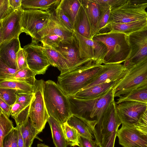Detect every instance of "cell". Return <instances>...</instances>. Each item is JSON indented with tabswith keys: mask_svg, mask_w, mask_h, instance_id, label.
<instances>
[{
	"mask_svg": "<svg viewBox=\"0 0 147 147\" xmlns=\"http://www.w3.org/2000/svg\"><path fill=\"white\" fill-rule=\"evenodd\" d=\"M105 70L104 64L91 60L60 74L57 84L66 96H74L92 83Z\"/></svg>",
	"mask_w": 147,
	"mask_h": 147,
	"instance_id": "1",
	"label": "cell"
},
{
	"mask_svg": "<svg viewBox=\"0 0 147 147\" xmlns=\"http://www.w3.org/2000/svg\"><path fill=\"white\" fill-rule=\"evenodd\" d=\"M67 96L71 114L84 121L92 130L104 111L114 99L113 88L103 96L95 99H82Z\"/></svg>",
	"mask_w": 147,
	"mask_h": 147,
	"instance_id": "2",
	"label": "cell"
},
{
	"mask_svg": "<svg viewBox=\"0 0 147 147\" xmlns=\"http://www.w3.org/2000/svg\"><path fill=\"white\" fill-rule=\"evenodd\" d=\"M114 99L101 115L92 131L99 147H114L118 128L121 124Z\"/></svg>",
	"mask_w": 147,
	"mask_h": 147,
	"instance_id": "3",
	"label": "cell"
},
{
	"mask_svg": "<svg viewBox=\"0 0 147 147\" xmlns=\"http://www.w3.org/2000/svg\"><path fill=\"white\" fill-rule=\"evenodd\" d=\"M43 95L48 113L63 124L72 115L67 96L57 83L49 80L44 82Z\"/></svg>",
	"mask_w": 147,
	"mask_h": 147,
	"instance_id": "4",
	"label": "cell"
},
{
	"mask_svg": "<svg viewBox=\"0 0 147 147\" xmlns=\"http://www.w3.org/2000/svg\"><path fill=\"white\" fill-rule=\"evenodd\" d=\"M92 40L103 43L107 49L103 64L121 63L128 57L130 49L127 36L123 33L109 31L99 33Z\"/></svg>",
	"mask_w": 147,
	"mask_h": 147,
	"instance_id": "5",
	"label": "cell"
},
{
	"mask_svg": "<svg viewBox=\"0 0 147 147\" xmlns=\"http://www.w3.org/2000/svg\"><path fill=\"white\" fill-rule=\"evenodd\" d=\"M147 83V57L126 69L113 87L114 97L126 94Z\"/></svg>",
	"mask_w": 147,
	"mask_h": 147,
	"instance_id": "6",
	"label": "cell"
},
{
	"mask_svg": "<svg viewBox=\"0 0 147 147\" xmlns=\"http://www.w3.org/2000/svg\"><path fill=\"white\" fill-rule=\"evenodd\" d=\"M44 82L42 79L36 80L33 85L34 96L30 104L29 115L39 134L44 129L49 117L44 99Z\"/></svg>",
	"mask_w": 147,
	"mask_h": 147,
	"instance_id": "7",
	"label": "cell"
},
{
	"mask_svg": "<svg viewBox=\"0 0 147 147\" xmlns=\"http://www.w3.org/2000/svg\"><path fill=\"white\" fill-rule=\"evenodd\" d=\"M52 14L50 10H24L21 20L22 31L31 36L32 43L35 39L38 32L48 25Z\"/></svg>",
	"mask_w": 147,
	"mask_h": 147,
	"instance_id": "8",
	"label": "cell"
},
{
	"mask_svg": "<svg viewBox=\"0 0 147 147\" xmlns=\"http://www.w3.org/2000/svg\"><path fill=\"white\" fill-rule=\"evenodd\" d=\"M130 51L123 65L126 69L139 63L147 57V28L127 36Z\"/></svg>",
	"mask_w": 147,
	"mask_h": 147,
	"instance_id": "9",
	"label": "cell"
},
{
	"mask_svg": "<svg viewBox=\"0 0 147 147\" xmlns=\"http://www.w3.org/2000/svg\"><path fill=\"white\" fill-rule=\"evenodd\" d=\"M74 34L78 44L80 58L103 64L107 52L105 45L102 42L85 38L76 31Z\"/></svg>",
	"mask_w": 147,
	"mask_h": 147,
	"instance_id": "10",
	"label": "cell"
},
{
	"mask_svg": "<svg viewBox=\"0 0 147 147\" xmlns=\"http://www.w3.org/2000/svg\"><path fill=\"white\" fill-rule=\"evenodd\" d=\"M117 113L123 125L136 124L147 108V104L135 101L122 102L116 106Z\"/></svg>",
	"mask_w": 147,
	"mask_h": 147,
	"instance_id": "11",
	"label": "cell"
},
{
	"mask_svg": "<svg viewBox=\"0 0 147 147\" xmlns=\"http://www.w3.org/2000/svg\"><path fill=\"white\" fill-rule=\"evenodd\" d=\"M24 10L22 8L14 10L0 21V45L13 38L18 37L20 33L23 32L21 20Z\"/></svg>",
	"mask_w": 147,
	"mask_h": 147,
	"instance_id": "12",
	"label": "cell"
},
{
	"mask_svg": "<svg viewBox=\"0 0 147 147\" xmlns=\"http://www.w3.org/2000/svg\"><path fill=\"white\" fill-rule=\"evenodd\" d=\"M42 47L31 43L23 48L26 54L28 67L36 75L44 74L50 65Z\"/></svg>",
	"mask_w": 147,
	"mask_h": 147,
	"instance_id": "13",
	"label": "cell"
},
{
	"mask_svg": "<svg viewBox=\"0 0 147 147\" xmlns=\"http://www.w3.org/2000/svg\"><path fill=\"white\" fill-rule=\"evenodd\" d=\"M117 136L123 147H147V137L133 125L122 124Z\"/></svg>",
	"mask_w": 147,
	"mask_h": 147,
	"instance_id": "14",
	"label": "cell"
},
{
	"mask_svg": "<svg viewBox=\"0 0 147 147\" xmlns=\"http://www.w3.org/2000/svg\"><path fill=\"white\" fill-rule=\"evenodd\" d=\"M146 18L147 12L145 9L131 7L126 3L122 6L111 11L107 24L112 22L126 23Z\"/></svg>",
	"mask_w": 147,
	"mask_h": 147,
	"instance_id": "15",
	"label": "cell"
},
{
	"mask_svg": "<svg viewBox=\"0 0 147 147\" xmlns=\"http://www.w3.org/2000/svg\"><path fill=\"white\" fill-rule=\"evenodd\" d=\"M74 33H73L64 27L60 23L55 15L52 13L51 21L48 25L37 33L35 39L32 43L36 44L42 37L48 34H55L61 38V42L72 43L74 39Z\"/></svg>",
	"mask_w": 147,
	"mask_h": 147,
	"instance_id": "16",
	"label": "cell"
},
{
	"mask_svg": "<svg viewBox=\"0 0 147 147\" xmlns=\"http://www.w3.org/2000/svg\"><path fill=\"white\" fill-rule=\"evenodd\" d=\"M54 48L60 53L68 61L70 64V69L92 60L83 59L80 58L78 45L75 37L72 43H65L61 42L58 47Z\"/></svg>",
	"mask_w": 147,
	"mask_h": 147,
	"instance_id": "17",
	"label": "cell"
},
{
	"mask_svg": "<svg viewBox=\"0 0 147 147\" xmlns=\"http://www.w3.org/2000/svg\"><path fill=\"white\" fill-rule=\"evenodd\" d=\"M21 48L18 37L0 45V59L9 67L18 69L17 54Z\"/></svg>",
	"mask_w": 147,
	"mask_h": 147,
	"instance_id": "18",
	"label": "cell"
},
{
	"mask_svg": "<svg viewBox=\"0 0 147 147\" xmlns=\"http://www.w3.org/2000/svg\"><path fill=\"white\" fill-rule=\"evenodd\" d=\"M88 20L92 38L98 34V25L101 13V5L93 0H80Z\"/></svg>",
	"mask_w": 147,
	"mask_h": 147,
	"instance_id": "19",
	"label": "cell"
},
{
	"mask_svg": "<svg viewBox=\"0 0 147 147\" xmlns=\"http://www.w3.org/2000/svg\"><path fill=\"white\" fill-rule=\"evenodd\" d=\"M104 65V72L83 89L105 82L117 81L121 78L126 70L123 65L121 63Z\"/></svg>",
	"mask_w": 147,
	"mask_h": 147,
	"instance_id": "20",
	"label": "cell"
},
{
	"mask_svg": "<svg viewBox=\"0 0 147 147\" xmlns=\"http://www.w3.org/2000/svg\"><path fill=\"white\" fill-rule=\"evenodd\" d=\"M147 28V18L126 23L112 22L107 24L100 32L111 31L121 32L127 36Z\"/></svg>",
	"mask_w": 147,
	"mask_h": 147,
	"instance_id": "21",
	"label": "cell"
},
{
	"mask_svg": "<svg viewBox=\"0 0 147 147\" xmlns=\"http://www.w3.org/2000/svg\"><path fill=\"white\" fill-rule=\"evenodd\" d=\"M118 80L105 82L82 90L73 96L82 99H90L98 98L103 96L111 88H113Z\"/></svg>",
	"mask_w": 147,
	"mask_h": 147,
	"instance_id": "22",
	"label": "cell"
},
{
	"mask_svg": "<svg viewBox=\"0 0 147 147\" xmlns=\"http://www.w3.org/2000/svg\"><path fill=\"white\" fill-rule=\"evenodd\" d=\"M42 48L50 65L57 67L60 71V74L70 69V65L68 61L55 48L43 46L42 47Z\"/></svg>",
	"mask_w": 147,
	"mask_h": 147,
	"instance_id": "23",
	"label": "cell"
},
{
	"mask_svg": "<svg viewBox=\"0 0 147 147\" xmlns=\"http://www.w3.org/2000/svg\"><path fill=\"white\" fill-rule=\"evenodd\" d=\"M51 130L53 143L56 147H67L68 145L65 139L62 124L49 116L48 122Z\"/></svg>",
	"mask_w": 147,
	"mask_h": 147,
	"instance_id": "24",
	"label": "cell"
},
{
	"mask_svg": "<svg viewBox=\"0 0 147 147\" xmlns=\"http://www.w3.org/2000/svg\"><path fill=\"white\" fill-rule=\"evenodd\" d=\"M74 29L75 31L82 36L92 40L90 23L82 5L76 20Z\"/></svg>",
	"mask_w": 147,
	"mask_h": 147,
	"instance_id": "25",
	"label": "cell"
},
{
	"mask_svg": "<svg viewBox=\"0 0 147 147\" xmlns=\"http://www.w3.org/2000/svg\"><path fill=\"white\" fill-rule=\"evenodd\" d=\"M59 5L70 19L74 29L76 20L81 6L80 0H61Z\"/></svg>",
	"mask_w": 147,
	"mask_h": 147,
	"instance_id": "26",
	"label": "cell"
},
{
	"mask_svg": "<svg viewBox=\"0 0 147 147\" xmlns=\"http://www.w3.org/2000/svg\"><path fill=\"white\" fill-rule=\"evenodd\" d=\"M67 122L77 130L80 136L90 139L94 138L93 132L91 127L79 118L72 115Z\"/></svg>",
	"mask_w": 147,
	"mask_h": 147,
	"instance_id": "27",
	"label": "cell"
},
{
	"mask_svg": "<svg viewBox=\"0 0 147 147\" xmlns=\"http://www.w3.org/2000/svg\"><path fill=\"white\" fill-rule=\"evenodd\" d=\"M18 128L20 130L25 146L31 147L34 139L39 134L34 123L29 118L23 125Z\"/></svg>",
	"mask_w": 147,
	"mask_h": 147,
	"instance_id": "28",
	"label": "cell"
},
{
	"mask_svg": "<svg viewBox=\"0 0 147 147\" xmlns=\"http://www.w3.org/2000/svg\"><path fill=\"white\" fill-rule=\"evenodd\" d=\"M59 0H22V7L27 9L49 11L51 7L58 5Z\"/></svg>",
	"mask_w": 147,
	"mask_h": 147,
	"instance_id": "29",
	"label": "cell"
},
{
	"mask_svg": "<svg viewBox=\"0 0 147 147\" xmlns=\"http://www.w3.org/2000/svg\"><path fill=\"white\" fill-rule=\"evenodd\" d=\"M116 102V104L126 101H135L147 104V83L129 93L121 96Z\"/></svg>",
	"mask_w": 147,
	"mask_h": 147,
	"instance_id": "30",
	"label": "cell"
},
{
	"mask_svg": "<svg viewBox=\"0 0 147 147\" xmlns=\"http://www.w3.org/2000/svg\"><path fill=\"white\" fill-rule=\"evenodd\" d=\"M36 75L27 67L18 70L13 77L8 80L22 82L33 86L36 80L35 78Z\"/></svg>",
	"mask_w": 147,
	"mask_h": 147,
	"instance_id": "31",
	"label": "cell"
},
{
	"mask_svg": "<svg viewBox=\"0 0 147 147\" xmlns=\"http://www.w3.org/2000/svg\"><path fill=\"white\" fill-rule=\"evenodd\" d=\"M0 88H11L18 91L30 93H33V86L16 81L0 80Z\"/></svg>",
	"mask_w": 147,
	"mask_h": 147,
	"instance_id": "32",
	"label": "cell"
},
{
	"mask_svg": "<svg viewBox=\"0 0 147 147\" xmlns=\"http://www.w3.org/2000/svg\"><path fill=\"white\" fill-rule=\"evenodd\" d=\"M65 139L68 145L74 147H80V136L77 130L69 125L67 122L62 124Z\"/></svg>",
	"mask_w": 147,
	"mask_h": 147,
	"instance_id": "33",
	"label": "cell"
},
{
	"mask_svg": "<svg viewBox=\"0 0 147 147\" xmlns=\"http://www.w3.org/2000/svg\"><path fill=\"white\" fill-rule=\"evenodd\" d=\"M2 111H0V147L3 139L14 128L13 123Z\"/></svg>",
	"mask_w": 147,
	"mask_h": 147,
	"instance_id": "34",
	"label": "cell"
},
{
	"mask_svg": "<svg viewBox=\"0 0 147 147\" xmlns=\"http://www.w3.org/2000/svg\"><path fill=\"white\" fill-rule=\"evenodd\" d=\"M55 16L61 24L70 32L74 33L75 30L70 19L59 4L55 9Z\"/></svg>",
	"mask_w": 147,
	"mask_h": 147,
	"instance_id": "35",
	"label": "cell"
},
{
	"mask_svg": "<svg viewBox=\"0 0 147 147\" xmlns=\"http://www.w3.org/2000/svg\"><path fill=\"white\" fill-rule=\"evenodd\" d=\"M17 92V90L16 89L0 88V98L12 106L16 102Z\"/></svg>",
	"mask_w": 147,
	"mask_h": 147,
	"instance_id": "36",
	"label": "cell"
},
{
	"mask_svg": "<svg viewBox=\"0 0 147 147\" xmlns=\"http://www.w3.org/2000/svg\"><path fill=\"white\" fill-rule=\"evenodd\" d=\"M101 5V13L98 24V34L104 28L108 23L111 11L110 6Z\"/></svg>",
	"mask_w": 147,
	"mask_h": 147,
	"instance_id": "37",
	"label": "cell"
},
{
	"mask_svg": "<svg viewBox=\"0 0 147 147\" xmlns=\"http://www.w3.org/2000/svg\"><path fill=\"white\" fill-rule=\"evenodd\" d=\"M18 141V129L15 128L4 138L2 147H17Z\"/></svg>",
	"mask_w": 147,
	"mask_h": 147,
	"instance_id": "38",
	"label": "cell"
},
{
	"mask_svg": "<svg viewBox=\"0 0 147 147\" xmlns=\"http://www.w3.org/2000/svg\"><path fill=\"white\" fill-rule=\"evenodd\" d=\"M62 41L61 38L55 34H48L44 36L39 40L43 45L42 46L55 48L59 47Z\"/></svg>",
	"mask_w": 147,
	"mask_h": 147,
	"instance_id": "39",
	"label": "cell"
},
{
	"mask_svg": "<svg viewBox=\"0 0 147 147\" xmlns=\"http://www.w3.org/2000/svg\"><path fill=\"white\" fill-rule=\"evenodd\" d=\"M18 70L17 69L9 67L0 59V80H9L13 77Z\"/></svg>",
	"mask_w": 147,
	"mask_h": 147,
	"instance_id": "40",
	"label": "cell"
},
{
	"mask_svg": "<svg viewBox=\"0 0 147 147\" xmlns=\"http://www.w3.org/2000/svg\"><path fill=\"white\" fill-rule=\"evenodd\" d=\"M34 96V93L17 91L16 102L19 103L25 107L30 105Z\"/></svg>",
	"mask_w": 147,
	"mask_h": 147,
	"instance_id": "41",
	"label": "cell"
},
{
	"mask_svg": "<svg viewBox=\"0 0 147 147\" xmlns=\"http://www.w3.org/2000/svg\"><path fill=\"white\" fill-rule=\"evenodd\" d=\"M30 105V104L13 118L16 124V127H18L23 125L29 118V115Z\"/></svg>",
	"mask_w": 147,
	"mask_h": 147,
	"instance_id": "42",
	"label": "cell"
},
{
	"mask_svg": "<svg viewBox=\"0 0 147 147\" xmlns=\"http://www.w3.org/2000/svg\"><path fill=\"white\" fill-rule=\"evenodd\" d=\"M94 1L102 5L110 7L111 11L118 8L125 4L128 0H93Z\"/></svg>",
	"mask_w": 147,
	"mask_h": 147,
	"instance_id": "43",
	"label": "cell"
},
{
	"mask_svg": "<svg viewBox=\"0 0 147 147\" xmlns=\"http://www.w3.org/2000/svg\"><path fill=\"white\" fill-rule=\"evenodd\" d=\"M14 11L10 6L9 0H0V21L5 18Z\"/></svg>",
	"mask_w": 147,
	"mask_h": 147,
	"instance_id": "44",
	"label": "cell"
},
{
	"mask_svg": "<svg viewBox=\"0 0 147 147\" xmlns=\"http://www.w3.org/2000/svg\"><path fill=\"white\" fill-rule=\"evenodd\" d=\"M17 63L18 70L28 67L25 51L22 47L17 54Z\"/></svg>",
	"mask_w": 147,
	"mask_h": 147,
	"instance_id": "45",
	"label": "cell"
},
{
	"mask_svg": "<svg viewBox=\"0 0 147 147\" xmlns=\"http://www.w3.org/2000/svg\"><path fill=\"white\" fill-rule=\"evenodd\" d=\"M79 147H97L98 145L95 141L92 139L85 138L80 136Z\"/></svg>",
	"mask_w": 147,
	"mask_h": 147,
	"instance_id": "46",
	"label": "cell"
},
{
	"mask_svg": "<svg viewBox=\"0 0 147 147\" xmlns=\"http://www.w3.org/2000/svg\"><path fill=\"white\" fill-rule=\"evenodd\" d=\"M126 3L129 6L135 8L144 9L147 8V0H128Z\"/></svg>",
	"mask_w": 147,
	"mask_h": 147,
	"instance_id": "47",
	"label": "cell"
},
{
	"mask_svg": "<svg viewBox=\"0 0 147 147\" xmlns=\"http://www.w3.org/2000/svg\"><path fill=\"white\" fill-rule=\"evenodd\" d=\"M26 107L19 103H15L11 106L10 115L13 118Z\"/></svg>",
	"mask_w": 147,
	"mask_h": 147,
	"instance_id": "48",
	"label": "cell"
},
{
	"mask_svg": "<svg viewBox=\"0 0 147 147\" xmlns=\"http://www.w3.org/2000/svg\"><path fill=\"white\" fill-rule=\"evenodd\" d=\"M0 110L2 111L9 117H10L11 108L10 106L0 98Z\"/></svg>",
	"mask_w": 147,
	"mask_h": 147,
	"instance_id": "49",
	"label": "cell"
},
{
	"mask_svg": "<svg viewBox=\"0 0 147 147\" xmlns=\"http://www.w3.org/2000/svg\"><path fill=\"white\" fill-rule=\"evenodd\" d=\"M22 0H9L10 7L14 10L19 9L22 8Z\"/></svg>",
	"mask_w": 147,
	"mask_h": 147,
	"instance_id": "50",
	"label": "cell"
},
{
	"mask_svg": "<svg viewBox=\"0 0 147 147\" xmlns=\"http://www.w3.org/2000/svg\"><path fill=\"white\" fill-rule=\"evenodd\" d=\"M135 125L147 126V108L138 122Z\"/></svg>",
	"mask_w": 147,
	"mask_h": 147,
	"instance_id": "51",
	"label": "cell"
},
{
	"mask_svg": "<svg viewBox=\"0 0 147 147\" xmlns=\"http://www.w3.org/2000/svg\"><path fill=\"white\" fill-rule=\"evenodd\" d=\"M135 127L142 134L147 137V126L135 125H134Z\"/></svg>",
	"mask_w": 147,
	"mask_h": 147,
	"instance_id": "52",
	"label": "cell"
},
{
	"mask_svg": "<svg viewBox=\"0 0 147 147\" xmlns=\"http://www.w3.org/2000/svg\"><path fill=\"white\" fill-rule=\"evenodd\" d=\"M18 128V141L17 147H26L24 144L20 130L19 128Z\"/></svg>",
	"mask_w": 147,
	"mask_h": 147,
	"instance_id": "53",
	"label": "cell"
},
{
	"mask_svg": "<svg viewBox=\"0 0 147 147\" xmlns=\"http://www.w3.org/2000/svg\"><path fill=\"white\" fill-rule=\"evenodd\" d=\"M37 147H49L44 144L39 143L38 144Z\"/></svg>",
	"mask_w": 147,
	"mask_h": 147,
	"instance_id": "54",
	"label": "cell"
}]
</instances>
